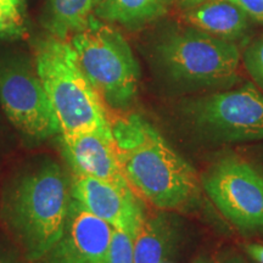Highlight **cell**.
<instances>
[{
    "label": "cell",
    "mask_w": 263,
    "mask_h": 263,
    "mask_svg": "<svg viewBox=\"0 0 263 263\" xmlns=\"http://www.w3.org/2000/svg\"><path fill=\"white\" fill-rule=\"evenodd\" d=\"M246 254L256 263H263V245L256 244V242H251V244H246L244 246Z\"/></svg>",
    "instance_id": "obj_20"
},
{
    "label": "cell",
    "mask_w": 263,
    "mask_h": 263,
    "mask_svg": "<svg viewBox=\"0 0 263 263\" xmlns=\"http://www.w3.org/2000/svg\"><path fill=\"white\" fill-rule=\"evenodd\" d=\"M194 27L232 42L249 27V15L229 0H210L195 5L186 14Z\"/></svg>",
    "instance_id": "obj_13"
},
{
    "label": "cell",
    "mask_w": 263,
    "mask_h": 263,
    "mask_svg": "<svg viewBox=\"0 0 263 263\" xmlns=\"http://www.w3.org/2000/svg\"><path fill=\"white\" fill-rule=\"evenodd\" d=\"M71 196L91 215L132 238L145 216L140 199L128 185L72 173Z\"/></svg>",
    "instance_id": "obj_10"
},
{
    "label": "cell",
    "mask_w": 263,
    "mask_h": 263,
    "mask_svg": "<svg viewBox=\"0 0 263 263\" xmlns=\"http://www.w3.org/2000/svg\"><path fill=\"white\" fill-rule=\"evenodd\" d=\"M182 2L186 5H199L201 4V3L209 2V0H182Z\"/></svg>",
    "instance_id": "obj_24"
},
{
    "label": "cell",
    "mask_w": 263,
    "mask_h": 263,
    "mask_svg": "<svg viewBox=\"0 0 263 263\" xmlns=\"http://www.w3.org/2000/svg\"><path fill=\"white\" fill-rule=\"evenodd\" d=\"M99 0H49L45 27L54 37L65 39L89 25Z\"/></svg>",
    "instance_id": "obj_14"
},
{
    "label": "cell",
    "mask_w": 263,
    "mask_h": 263,
    "mask_svg": "<svg viewBox=\"0 0 263 263\" xmlns=\"http://www.w3.org/2000/svg\"><path fill=\"white\" fill-rule=\"evenodd\" d=\"M112 230L72 199L60 239L33 263H110Z\"/></svg>",
    "instance_id": "obj_9"
},
{
    "label": "cell",
    "mask_w": 263,
    "mask_h": 263,
    "mask_svg": "<svg viewBox=\"0 0 263 263\" xmlns=\"http://www.w3.org/2000/svg\"><path fill=\"white\" fill-rule=\"evenodd\" d=\"M201 186L242 233H263V170L242 157L224 156L210 167Z\"/></svg>",
    "instance_id": "obj_8"
},
{
    "label": "cell",
    "mask_w": 263,
    "mask_h": 263,
    "mask_svg": "<svg viewBox=\"0 0 263 263\" xmlns=\"http://www.w3.org/2000/svg\"><path fill=\"white\" fill-rule=\"evenodd\" d=\"M180 227L168 211L144 216L133 235L134 263H166L180 242Z\"/></svg>",
    "instance_id": "obj_12"
},
{
    "label": "cell",
    "mask_w": 263,
    "mask_h": 263,
    "mask_svg": "<svg viewBox=\"0 0 263 263\" xmlns=\"http://www.w3.org/2000/svg\"><path fill=\"white\" fill-rule=\"evenodd\" d=\"M166 6L167 0H99L95 12L108 21L138 26L159 17Z\"/></svg>",
    "instance_id": "obj_15"
},
{
    "label": "cell",
    "mask_w": 263,
    "mask_h": 263,
    "mask_svg": "<svg viewBox=\"0 0 263 263\" xmlns=\"http://www.w3.org/2000/svg\"><path fill=\"white\" fill-rule=\"evenodd\" d=\"M193 263H215V262H213L210 257H207V256H199V257H197Z\"/></svg>",
    "instance_id": "obj_23"
},
{
    "label": "cell",
    "mask_w": 263,
    "mask_h": 263,
    "mask_svg": "<svg viewBox=\"0 0 263 263\" xmlns=\"http://www.w3.org/2000/svg\"><path fill=\"white\" fill-rule=\"evenodd\" d=\"M0 106L27 143L60 134L41 78L27 59L0 55Z\"/></svg>",
    "instance_id": "obj_7"
},
{
    "label": "cell",
    "mask_w": 263,
    "mask_h": 263,
    "mask_svg": "<svg viewBox=\"0 0 263 263\" xmlns=\"http://www.w3.org/2000/svg\"><path fill=\"white\" fill-rule=\"evenodd\" d=\"M118 162L134 194L163 211L184 210L200 197L201 180L193 166L138 114L112 120Z\"/></svg>",
    "instance_id": "obj_2"
},
{
    "label": "cell",
    "mask_w": 263,
    "mask_h": 263,
    "mask_svg": "<svg viewBox=\"0 0 263 263\" xmlns=\"http://www.w3.org/2000/svg\"><path fill=\"white\" fill-rule=\"evenodd\" d=\"M35 70L60 134L112 130L107 105L81 70L70 43L54 35L39 42Z\"/></svg>",
    "instance_id": "obj_3"
},
{
    "label": "cell",
    "mask_w": 263,
    "mask_h": 263,
    "mask_svg": "<svg viewBox=\"0 0 263 263\" xmlns=\"http://www.w3.org/2000/svg\"><path fill=\"white\" fill-rule=\"evenodd\" d=\"M157 60L167 77L184 88L224 87L235 81L240 52L233 42L186 29L160 43Z\"/></svg>",
    "instance_id": "obj_5"
},
{
    "label": "cell",
    "mask_w": 263,
    "mask_h": 263,
    "mask_svg": "<svg viewBox=\"0 0 263 263\" xmlns=\"http://www.w3.org/2000/svg\"><path fill=\"white\" fill-rule=\"evenodd\" d=\"M71 47L78 65L105 104L126 110L136 100L139 67L130 47L120 32L91 18L74 33Z\"/></svg>",
    "instance_id": "obj_4"
},
{
    "label": "cell",
    "mask_w": 263,
    "mask_h": 263,
    "mask_svg": "<svg viewBox=\"0 0 263 263\" xmlns=\"http://www.w3.org/2000/svg\"><path fill=\"white\" fill-rule=\"evenodd\" d=\"M251 17L263 22V0H229Z\"/></svg>",
    "instance_id": "obj_19"
},
{
    "label": "cell",
    "mask_w": 263,
    "mask_h": 263,
    "mask_svg": "<svg viewBox=\"0 0 263 263\" xmlns=\"http://www.w3.org/2000/svg\"><path fill=\"white\" fill-rule=\"evenodd\" d=\"M110 263H134L133 238L123 230H112L110 244Z\"/></svg>",
    "instance_id": "obj_17"
},
{
    "label": "cell",
    "mask_w": 263,
    "mask_h": 263,
    "mask_svg": "<svg viewBox=\"0 0 263 263\" xmlns=\"http://www.w3.org/2000/svg\"><path fill=\"white\" fill-rule=\"evenodd\" d=\"M183 115L197 136L213 143L263 139V94L252 84L197 98Z\"/></svg>",
    "instance_id": "obj_6"
},
{
    "label": "cell",
    "mask_w": 263,
    "mask_h": 263,
    "mask_svg": "<svg viewBox=\"0 0 263 263\" xmlns=\"http://www.w3.org/2000/svg\"><path fill=\"white\" fill-rule=\"evenodd\" d=\"M217 263H249L246 259L235 252H228L221 256L219 261Z\"/></svg>",
    "instance_id": "obj_21"
},
{
    "label": "cell",
    "mask_w": 263,
    "mask_h": 263,
    "mask_svg": "<svg viewBox=\"0 0 263 263\" xmlns=\"http://www.w3.org/2000/svg\"><path fill=\"white\" fill-rule=\"evenodd\" d=\"M3 136H4V127H3L2 120H0V141L3 139Z\"/></svg>",
    "instance_id": "obj_25"
},
{
    "label": "cell",
    "mask_w": 263,
    "mask_h": 263,
    "mask_svg": "<svg viewBox=\"0 0 263 263\" xmlns=\"http://www.w3.org/2000/svg\"><path fill=\"white\" fill-rule=\"evenodd\" d=\"M244 61L250 74L263 88V35L246 49Z\"/></svg>",
    "instance_id": "obj_18"
},
{
    "label": "cell",
    "mask_w": 263,
    "mask_h": 263,
    "mask_svg": "<svg viewBox=\"0 0 263 263\" xmlns=\"http://www.w3.org/2000/svg\"><path fill=\"white\" fill-rule=\"evenodd\" d=\"M59 141L62 156L73 174L128 185L118 162L112 130L59 134Z\"/></svg>",
    "instance_id": "obj_11"
},
{
    "label": "cell",
    "mask_w": 263,
    "mask_h": 263,
    "mask_svg": "<svg viewBox=\"0 0 263 263\" xmlns=\"http://www.w3.org/2000/svg\"><path fill=\"white\" fill-rule=\"evenodd\" d=\"M0 263H24L17 256L10 254V252L0 251Z\"/></svg>",
    "instance_id": "obj_22"
},
{
    "label": "cell",
    "mask_w": 263,
    "mask_h": 263,
    "mask_svg": "<svg viewBox=\"0 0 263 263\" xmlns=\"http://www.w3.org/2000/svg\"><path fill=\"white\" fill-rule=\"evenodd\" d=\"M24 0H0V38H17L25 33Z\"/></svg>",
    "instance_id": "obj_16"
},
{
    "label": "cell",
    "mask_w": 263,
    "mask_h": 263,
    "mask_svg": "<svg viewBox=\"0 0 263 263\" xmlns=\"http://www.w3.org/2000/svg\"><path fill=\"white\" fill-rule=\"evenodd\" d=\"M71 178L51 157H39L8 178L0 194V219L28 262L60 239L71 205Z\"/></svg>",
    "instance_id": "obj_1"
}]
</instances>
